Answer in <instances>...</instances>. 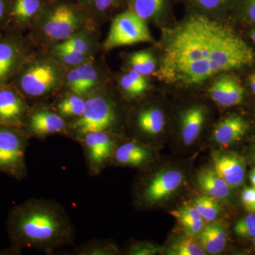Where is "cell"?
I'll use <instances>...</instances> for the list:
<instances>
[{
	"label": "cell",
	"mask_w": 255,
	"mask_h": 255,
	"mask_svg": "<svg viewBox=\"0 0 255 255\" xmlns=\"http://www.w3.org/2000/svg\"><path fill=\"white\" fill-rule=\"evenodd\" d=\"M253 49L232 28L194 15L164 29L157 78L168 84L199 85L216 74L254 63Z\"/></svg>",
	"instance_id": "6da1fadb"
},
{
	"label": "cell",
	"mask_w": 255,
	"mask_h": 255,
	"mask_svg": "<svg viewBox=\"0 0 255 255\" xmlns=\"http://www.w3.org/2000/svg\"><path fill=\"white\" fill-rule=\"evenodd\" d=\"M10 242L8 253L24 249L52 254L73 246L76 237L74 223L62 204L53 199L31 198L10 210L6 221Z\"/></svg>",
	"instance_id": "7a4b0ae2"
},
{
	"label": "cell",
	"mask_w": 255,
	"mask_h": 255,
	"mask_svg": "<svg viewBox=\"0 0 255 255\" xmlns=\"http://www.w3.org/2000/svg\"><path fill=\"white\" fill-rule=\"evenodd\" d=\"M64 66L53 58H38L30 54L11 85L26 100L35 103L56 95L65 85Z\"/></svg>",
	"instance_id": "3957f363"
},
{
	"label": "cell",
	"mask_w": 255,
	"mask_h": 255,
	"mask_svg": "<svg viewBox=\"0 0 255 255\" xmlns=\"http://www.w3.org/2000/svg\"><path fill=\"white\" fill-rule=\"evenodd\" d=\"M117 107L109 96L98 90L86 96V105L81 117L68 124V138L78 142L91 132H113L117 124Z\"/></svg>",
	"instance_id": "277c9868"
},
{
	"label": "cell",
	"mask_w": 255,
	"mask_h": 255,
	"mask_svg": "<svg viewBox=\"0 0 255 255\" xmlns=\"http://www.w3.org/2000/svg\"><path fill=\"white\" fill-rule=\"evenodd\" d=\"M29 140L22 128L0 125V172L18 181L26 177Z\"/></svg>",
	"instance_id": "5b68a950"
},
{
	"label": "cell",
	"mask_w": 255,
	"mask_h": 255,
	"mask_svg": "<svg viewBox=\"0 0 255 255\" xmlns=\"http://www.w3.org/2000/svg\"><path fill=\"white\" fill-rule=\"evenodd\" d=\"M86 23L73 7L62 4L48 12L39 22L32 24L36 34L45 41L60 43L83 31Z\"/></svg>",
	"instance_id": "8992f818"
},
{
	"label": "cell",
	"mask_w": 255,
	"mask_h": 255,
	"mask_svg": "<svg viewBox=\"0 0 255 255\" xmlns=\"http://www.w3.org/2000/svg\"><path fill=\"white\" fill-rule=\"evenodd\" d=\"M119 142L115 133L109 131L89 132L79 140L90 176L97 177L109 164H112Z\"/></svg>",
	"instance_id": "52a82bcc"
},
{
	"label": "cell",
	"mask_w": 255,
	"mask_h": 255,
	"mask_svg": "<svg viewBox=\"0 0 255 255\" xmlns=\"http://www.w3.org/2000/svg\"><path fill=\"white\" fill-rule=\"evenodd\" d=\"M152 41L153 38L145 20L133 11H127L114 18L103 46L106 50H110L118 47Z\"/></svg>",
	"instance_id": "ba28073f"
},
{
	"label": "cell",
	"mask_w": 255,
	"mask_h": 255,
	"mask_svg": "<svg viewBox=\"0 0 255 255\" xmlns=\"http://www.w3.org/2000/svg\"><path fill=\"white\" fill-rule=\"evenodd\" d=\"M30 53L28 41L20 31L6 28L0 35V85L14 80Z\"/></svg>",
	"instance_id": "9c48e42d"
},
{
	"label": "cell",
	"mask_w": 255,
	"mask_h": 255,
	"mask_svg": "<svg viewBox=\"0 0 255 255\" xmlns=\"http://www.w3.org/2000/svg\"><path fill=\"white\" fill-rule=\"evenodd\" d=\"M28 137L44 140L52 135H68V123L45 102L31 105L23 128Z\"/></svg>",
	"instance_id": "30bf717a"
},
{
	"label": "cell",
	"mask_w": 255,
	"mask_h": 255,
	"mask_svg": "<svg viewBox=\"0 0 255 255\" xmlns=\"http://www.w3.org/2000/svg\"><path fill=\"white\" fill-rule=\"evenodd\" d=\"M31 105L11 85H0V125L23 128Z\"/></svg>",
	"instance_id": "8fae6325"
},
{
	"label": "cell",
	"mask_w": 255,
	"mask_h": 255,
	"mask_svg": "<svg viewBox=\"0 0 255 255\" xmlns=\"http://www.w3.org/2000/svg\"><path fill=\"white\" fill-rule=\"evenodd\" d=\"M184 174L177 169H168L151 178L139 193L145 204H155L169 197L182 186Z\"/></svg>",
	"instance_id": "7c38bea8"
},
{
	"label": "cell",
	"mask_w": 255,
	"mask_h": 255,
	"mask_svg": "<svg viewBox=\"0 0 255 255\" xmlns=\"http://www.w3.org/2000/svg\"><path fill=\"white\" fill-rule=\"evenodd\" d=\"M213 169L231 188L241 187L246 177V164L241 156L231 152H213Z\"/></svg>",
	"instance_id": "4fadbf2b"
},
{
	"label": "cell",
	"mask_w": 255,
	"mask_h": 255,
	"mask_svg": "<svg viewBox=\"0 0 255 255\" xmlns=\"http://www.w3.org/2000/svg\"><path fill=\"white\" fill-rule=\"evenodd\" d=\"M98 71L92 60L72 68L65 75V85L68 92L86 97L97 90Z\"/></svg>",
	"instance_id": "5bb4252c"
},
{
	"label": "cell",
	"mask_w": 255,
	"mask_h": 255,
	"mask_svg": "<svg viewBox=\"0 0 255 255\" xmlns=\"http://www.w3.org/2000/svg\"><path fill=\"white\" fill-rule=\"evenodd\" d=\"M152 157L150 149L138 140L132 139L119 142L114 152L112 164L122 167H143Z\"/></svg>",
	"instance_id": "9a60e30c"
},
{
	"label": "cell",
	"mask_w": 255,
	"mask_h": 255,
	"mask_svg": "<svg viewBox=\"0 0 255 255\" xmlns=\"http://www.w3.org/2000/svg\"><path fill=\"white\" fill-rule=\"evenodd\" d=\"M211 99L224 107L240 105L244 99V89L234 77L223 76L216 80L209 90Z\"/></svg>",
	"instance_id": "2e32d148"
},
{
	"label": "cell",
	"mask_w": 255,
	"mask_h": 255,
	"mask_svg": "<svg viewBox=\"0 0 255 255\" xmlns=\"http://www.w3.org/2000/svg\"><path fill=\"white\" fill-rule=\"evenodd\" d=\"M248 124L240 116H231L220 122L213 132L216 143L224 147L232 145L246 135Z\"/></svg>",
	"instance_id": "e0dca14e"
},
{
	"label": "cell",
	"mask_w": 255,
	"mask_h": 255,
	"mask_svg": "<svg viewBox=\"0 0 255 255\" xmlns=\"http://www.w3.org/2000/svg\"><path fill=\"white\" fill-rule=\"evenodd\" d=\"M41 7V0H14L10 6L7 28L20 31L31 26Z\"/></svg>",
	"instance_id": "ac0fdd59"
},
{
	"label": "cell",
	"mask_w": 255,
	"mask_h": 255,
	"mask_svg": "<svg viewBox=\"0 0 255 255\" xmlns=\"http://www.w3.org/2000/svg\"><path fill=\"white\" fill-rule=\"evenodd\" d=\"M227 238V231L224 225L212 221L206 226L204 225L199 233L198 242L208 254L217 255L226 248Z\"/></svg>",
	"instance_id": "d6986e66"
},
{
	"label": "cell",
	"mask_w": 255,
	"mask_h": 255,
	"mask_svg": "<svg viewBox=\"0 0 255 255\" xmlns=\"http://www.w3.org/2000/svg\"><path fill=\"white\" fill-rule=\"evenodd\" d=\"M165 120L163 112L156 107L141 109L135 118V130L147 136H155L163 130Z\"/></svg>",
	"instance_id": "ffe728a7"
},
{
	"label": "cell",
	"mask_w": 255,
	"mask_h": 255,
	"mask_svg": "<svg viewBox=\"0 0 255 255\" xmlns=\"http://www.w3.org/2000/svg\"><path fill=\"white\" fill-rule=\"evenodd\" d=\"M85 105L86 97L67 92L57 97L50 105L69 124L81 117Z\"/></svg>",
	"instance_id": "44dd1931"
},
{
	"label": "cell",
	"mask_w": 255,
	"mask_h": 255,
	"mask_svg": "<svg viewBox=\"0 0 255 255\" xmlns=\"http://www.w3.org/2000/svg\"><path fill=\"white\" fill-rule=\"evenodd\" d=\"M205 122V113L199 107H191L183 113L181 137L185 145H191L197 140Z\"/></svg>",
	"instance_id": "7402d4cb"
},
{
	"label": "cell",
	"mask_w": 255,
	"mask_h": 255,
	"mask_svg": "<svg viewBox=\"0 0 255 255\" xmlns=\"http://www.w3.org/2000/svg\"><path fill=\"white\" fill-rule=\"evenodd\" d=\"M197 182L206 195L216 199H226L231 194V187L213 169H205L199 172Z\"/></svg>",
	"instance_id": "603a6c76"
},
{
	"label": "cell",
	"mask_w": 255,
	"mask_h": 255,
	"mask_svg": "<svg viewBox=\"0 0 255 255\" xmlns=\"http://www.w3.org/2000/svg\"><path fill=\"white\" fill-rule=\"evenodd\" d=\"M169 214L177 219L184 232L189 236L199 235L205 225V221L201 218L194 206H184L170 211Z\"/></svg>",
	"instance_id": "cb8c5ba5"
},
{
	"label": "cell",
	"mask_w": 255,
	"mask_h": 255,
	"mask_svg": "<svg viewBox=\"0 0 255 255\" xmlns=\"http://www.w3.org/2000/svg\"><path fill=\"white\" fill-rule=\"evenodd\" d=\"M95 45L93 38L86 32L81 31L53 46L54 50H72L92 55Z\"/></svg>",
	"instance_id": "d4e9b609"
},
{
	"label": "cell",
	"mask_w": 255,
	"mask_h": 255,
	"mask_svg": "<svg viewBox=\"0 0 255 255\" xmlns=\"http://www.w3.org/2000/svg\"><path fill=\"white\" fill-rule=\"evenodd\" d=\"M118 253L117 247L113 243L103 240H91L75 247L74 255H111Z\"/></svg>",
	"instance_id": "484cf974"
},
{
	"label": "cell",
	"mask_w": 255,
	"mask_h": 255,
	"mask_svg": "<svg viewBox=\"0 0 255 255\" xmlns=\"http://www.w3.org/2000/svg\"><path fill=\"white\" fill-rule=\"evenodd\" d=\"M170 255H205L206 253L199 242L189 236L179 238L171 244L167 251Z\"/></svg>",
	"instance_id": "4316f807"
},
{
	"label": "cell",
	"mask_w": 255,
	"mask_h": 255,
	"mask_svg": "<svg viewBox=\"0 0 255 255\" xmlns=\"http://www.w3.org/2000/svg\"><path fill=\"white\" fill-rule=\"evenodd\" d=\"M193 206L206 222L216 221L220 214V206L216 199L206 194L196 197Z\"/></svg>",
	"instance_id": "83f0119b"
},
{
	"label": "cell",
	"mask_w": 255,
	"mask_h": 255,
	"mask_svg": "<svg viewBox=\"0 0 255 255\" xmlns=\"http://www.w3.org/2000/svg\"><path fill=\"white\" fill-rule=\"evenodd\" d=\"M130 65L132 70L146 76L155 71L156 61L152 53L146 50H141L130 55Z\"/></svg>",
	"instance_id": "f1b7e54d"
},
{
	"label": "cell",
	"mask_w": 255,
	"mask_h": 255,
	"mask_svg": "<svg viewBox=\"0 0 255 255\" xmlns=\"http://www.w3.org/2000/svg\"><path fill=\"white\" fill-rule=\"evenodd\" d=\"M53 57L63 66L75 68L92 60V55L72 50H54L52 51Z\"/></svg>",
	"instance_id": "f546056e"
},
{
	"label": "cell",
	"mask_w": 255,
	"mask_h": 255,
	"mask_svg": "<svg viewBox=\"0 0 255 255\" xmlns=\"http://www.w3.org/2000/svg\"><path fill=\"white\" fill-rule=\"evenodd\" d=\"M133 12L143 20L154 17L162 9L163 0H132Z\"/></svg>",
	"instance_id": "4dcf8cb0"
},
{
	"label": "cell",
	"mask_w": 255,
	"mask_h": 255,
	"mask_svg": "<svg viewBox=\"0 0 255 255\" xmlns=\"http://www.w3.org/2000/svg\"><path fill=\"white\" fill-rule=\"evenodd\" d=\"M120 87L124 95L130 100L140 97L145 93L147 89V85L137 81L128 73L124 75L121 78Z\"/></svg>",
	"instance_id": "1f68e13d"
},
{
	"label": "cell",
	"mask_w": 255,
	"mask_h": 255,
	"mask_svg": "<svg viewBox=\"0 0 255 255\" xmlns=\"http://www.w3.org/2000/svg\"><path fill=\"white\" fill-rule=\"evenodd\" d=\"M159 248L147 242H135L128 247L127 253L130 255H152L158 253Z\"/></svg>",
	"instance_id": "d6a6232c"
},
{
	"label": "cell",
	"mask_w": 255,
	"mask_h": 255,
	"mask_svg": "<svg viewBox=\"0 0 255 255\" xmlns=\"http://www.w3.org/2000/svg\"><path fill=\"white\" fill-rule=\"evenodd\" d=\"M253 227H255V214L251 213L238 221L235 226V232L239 236L242 233Z\"/></svg>",
	"instance_id": "836d02e7"
},
{
	"label": "cell",
	"mask_w": 255,
	"mask_h": 255,
	"mask_svg": "<svg viewBox=\"0 0 255 255\" xmlns=\"http://www.w3.org/2000/svg\"><path fill=\"white\" fill-rule=\"evenodd\" d=\"M10 6L7 0H0V31L7 28Z\"/></svg>",
	"instance_id": "e575fe53"
},
{
	"label": "cell",
	"mask_w": 255,
	"mask_h": 255,
	"mask_svg": "<svg viewBox=\"0 0 255 255\" xmlns=\"http://www.w3.org/2000/svg\"><path fill=\"white\" fill-rule=\"evenodd\" d=\"M241 200L246 209L249 211L255 206V188L247 187L241 194Z\"/></svg>",
	"instance_id": "d590c367"
},
{
	"label": "cell",
	"mask_w": 255,
	"mask_h": 255,
	"mask_svg": "<svg viewBox=\"0 0 255 255\" xmlns=\"http://www.w3.org/2000/svg\"><path fill=\"white\" fill-rule=\"evenodd\" d=\"M115 0H92L94 6L100 12L107 11L113 5Z\"/></svg>",
	"instance_id": "8d00e7d4"
},
{
	"label": "cell",
	"mask_w": 255,
	"mask_h": 255,
	"mask_svg": "<svg viewBox=\"0 0 255 255\" xmlns=\"http://www.w3.org/2000/svg\"><path fill=\"white\" fill-rule=\"evenodd\" d=\"M199 4L206 9H215L217 8L224 0H197Z\"/></svg>",
	"instance_id": "74e56055"
},
{
	"label": "cell",
	"mask_w": 255,
	"mask_h": 255,
	"mask_svg": "<svg viewBox=\"0 0 255 255\" xmlns=\"http://www.w3.org/2000/svg\"><path fill=\"white\" fill-rule=\"evenodd\" d=\"M247 14L249 19L255 22V0H252L250 2L247 9Z\"/></svg>",
	"instance_id": "f35d334b"
},
{
	"label": "cell",
	"mask_w": 255,
	"mask_h": 255,
	"mask_svg": "<svg viewBox=\"0 0 255 255\" xmlns=\"http://www.w3.org/2000/svg\"><path fill=\"white\" fill-rule=\"evenodd\" d=\"M239 236L245 238H252L255 237V227L249 228V229L246 230L244 232L241 233Z\"/></svg>",
	"instance_id": "ab89813d"
},
{
	"label": "cell",
	"mask_w": 255,
	"mask_h": 255,
	"mask_svg": "<svg viewBox=\"0 0 255 255\" xmlns=\"http://www.w3.org/2000/svg\"><path fill=\"white\" fill-rule=\"evenodd\" d=\"M249 82L252 90H253V93L255 95V72L250 76Z\"/></svg>",
	"instance_id": "60d3db41"
},
{
	"label": "cell",
	"mask_w": 255,
	"mask_h": 255,
	"mask_svg": "<svg viewBox=\"0 0 255 255\" xmlns=\"http://www.w3.org/2000/svg\"><path fill=\"white\" fill-rule=\"evenodd\" d=\"M250 180H251V184H253V187L255 188V167L250 174Z\"/></svg>",
	"instance_id": "b9f144b4"
},
{
	"label": "cell",
	"mask_w": 255,
	"mask_h": 255,
	"mask_svg": "<svg viewBox=\"0 0 255 255\" xmlns=\"http://www.w3.org/2000/svg\"><path fill=\"white\" fill-rule=\"evenodd\" d=\"M251 38L253 39V42H254L255 44V29L253 30V32L251 33Z\"/></svg>",
	"instance_id": "7bdbcfd3"
},
{
	"label": "cell",
	"mask_w": 255,
	"mask_h": 255,
	"mask_svg": "<svg viewBox=\"0 0 255 255\" xmlns=\"http://www.w3.org/2000/svg\"><path fill=\"white\" fill-rule=\"evenodd\" d=\"M253 244H254V246H255V237L253 238Z\"/></svg>",
	"instance_id": "ee69618b"
},
{
	"label": "cell",
	"mask_w": 255,
	"mask_h": 255,
	"mask_svg": "<svg viewBox=\"0 0 255 255\" xmlns=\"http://www.w3.org/2000/svg\"><path fill=\"white\" fill-rule=\"evenodd\" d=\"M254 156H255V150Z\"/></svg>",
	"instance_id": "f6af8a7d"
},
{
	"label": "cell",
	"mask_w": 255,
	"mask_h": 255,
	"mask_svg": "<svg viewBox=\"0 0 255 255\" xmlns=\"http://www.w3.org/2000/svg\"><path fill=\"white\" fill-rule=\"evenodd\" d=\"M1 32L2 31H0V35H1Z\"/></svg>",
	"instance_id": "bcb514c9"
}]
</instances>
